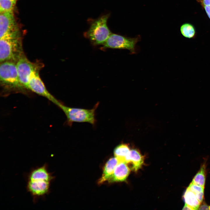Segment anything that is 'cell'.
Segmentation results:
<instances>
[{"label":"cell","mask_w":210,"mask_h":210,"mask_svg":"<svg viewBox=\"0 0 210 210\" xmlns=\"http://www.w3.org/2000/svg\"><path fill=\"white\" fill-rule=\"evenodd\" d=\"M20 31L0 38V63L7 61L16 63L23 53Z\"/></svg>","instance_id":"6da1fadb"},{"label":"cell","mask_w":210,"mask_h":210,"mask_svg":"<svg viewBox=\"0 0 210 210\" xmlns=\"http://www.w3.org/2000/svg\"><path fill=\"white\" fill-rule=\"evenodd\" d=\"M99 104L97 102L91 109L71 107L67 106L59 101L57 105L65 113L66 118V124L70 126L74 122L88 123L93 125L96 122L95 111Z\"/></svg>","instance_id":"7a4b0ae2"},{"label":"cell","mask_w":210,"mask_h":210,"mask_svg":"<svg viewBox=\"0 0 210 210\" xmlns=\"http://www.w3.org/2000/svg\"><path fill=\"white\" fill-rule=\"evenodd\" d=\"M0 82L1 85L7 90H20L25 89L20 83L16 63L7 61L0 63Z\"/></svg>","instance_id":"3957f363"},{"label":"cell","mask_w":210,"mask_h":210,"mask_svg":"<svg viewBox=\"0 0 210 210\" xmlns=\"http://www.w3.org/2000/svg\"><path fill=\"white\" fill-rule=\"evenodd\" d=\"M109 16V14L104 15L93 21L85 33L93 45H103L112 34L107 24Z\"/></svg>","instance_id":"277c9868"},{"label":"cell","mask_w":210,"mask_h":210,"mask_svg":"<svg viewBox=\"0 0 210 210\" xmlns=\"http://www.w3.org/2000/svg\"><path fill=\"white\" fill-rule=\"evenodd\" d=\"M16 66L20 83L25 89H28L29 81L31 74L35 71L40 70L43 65L40 63L31 62L23 52L17 62Z\"/></svg>","instance_id":"5b68a950"},{"label":"cell","mask_w":210,"mask_h":210,"mask_svg":"<svg viewBox=\"0 0 210 210\" xmlns=\"http://www.w3.org/2000/svg\"><path fill=\"white\" fill-rule=\"evenodd\" d=\"M140 37L131 38L111 34L103 45L104 48H111L129 50L131 54L136 53L135 47Z\"/></svg>","instance_id":"8992f818"},{"label":"cell","mask_w":210,"mask_h":210,"mask_svg":"<svg viewBox=\"0 0 210 210\" xmlns=\"http://www.w3.org/2000/svg\"><path fill=\"white\" fill-rule=\"evenodd\" d=\"M40 70L35 71L31 74L29 81L28 89L39 95L46 97L57 105L59 101L47 90L40 77Z\"/></svg>","instance_id":"52a82bcc"},{"label":"cell","mask_w":210,"mask_h":210,"mask_svg":"<svg viewBox=\"0 0 210 210\" xmlns=\"http://www.w3.org/2000/svg\"><path fill=\"white\" fill-rule=\"evenodd\" d=\"M51 182L40 179L27 180V190L32 196L33 201L49 194Z\"/></svg>","instance_id":"ba28073f"},{"label":"cell","mask_w":210,"mask_h":210,"mask_svg":"<svg viewBox=\"0 0 210 210\" xmlns=\"http://www.w3.org/2000/svg\"><path fill=\"white\" fill-rule=\"evenodd\" d=\"M19 31L13 11L0 12V38Z\"/></svg>","instance_id":"9c48e42d"},{"label":"cell","mask_w":210,"mask_h":210,"mask_svg":"<svg viewBox=\"0 0 210 210\" xmlns=\"http://www.w3.org/2000/svg\"><path fill=\"white\" fill-rule=\"evenodd\" d=\"M55 177L48 170V165L45 163L42 166L33 169L28 174L27 180L40 179L52 182Z\"/></svg>","instance_id":"30bf717a"},{"label":"cell","mask_w":210,"mask_h":210,"mask_svg":"<svg viewBox=\"0 0 210 210\" xmlns=\"http://www.w3.org/2000/svg\"><path fill=\"white\" fill-rule=\"evenodd\" d=\"M130 172V169L125 162H119L107 181L109 183L124 181L127 178Z\"/></svg>","instance_id":"8fae6325"},{"label":"cell","mask_w":210,"mask_h":210,"mask_svg":"<svg viewBox=\"0 0 210 210\" xmlns=\"http://www.w3.org/2000/svg\"><path fill=\"white\" fill-rule=\"evenodd\" d=\"M143 156L137 150L132 149L126 158L125 162L130 165L133 170L137 171L141 168L144 163Z\"/></svg>","instance_id":"7c38bea8"},{"label":"cell","mask_w":210,"mask_h":210,"mask_svg":"<svg viewBox=\"0 0 210 210\" xmlns=\"http://www.w3.org/2000/svg\"><path fill=\"white\" fill-rule=\"evenodd\" d=\"M119 162L116 157L111 158L108 160L104 167L102 175L98 181L99 184H102L108 181Z\"/></svg>","instance_id":"4fadbf2b"},{"label":"cell","mask_w":210,"mask_h":210,"mask_svg":"<svg viewBox=\"0 0 210 210\" xmlns=\"http://www.w3.org/2000/svg\"><path fill=\"white\" fill-rule=\"evenodd\" d=\"M185 204H187L193 210H197L201 203L197 198L195 194L188 188L183 195Z\"/></svg>","instance_id":"5bb4252c"},{"label":"cell","mask_w":210,"mask_h":210,"mask_svg":"<svg viewBox=\"0 0 210 210\" xmlns=\"http://www.w3.org/2000/svg\"><path fill=\"white\" fill-rule=\"evenodd\" d=\"M130 150L128 145L125 144H121L114 148L113 153L119 162H125Z\"/></svg>","instance_id":"9a60e30c"},{"label":"cell","mask_w":210,"mask_h":210,"mask_svg":"<svg viewBox=\"0 0 210 210\" xmlns=\"http://www.w3.org/2000/svg\"><path fill=\"white\" fill-rule=\"evenodd\" d=\"M205 163L202 164L199 171L193 178L192 182L204 187L206 180Z\"/></svg>","instance_id":"2e32d148"},{"label":"cell","mask_w":210,"mask_h":210,"mask_svg":"<svg viewBox=\"0 0 210 210\" xmlns=\"http://www.w3.org/2000/svg\"><path fill=\"white\" fill-rule=\"evenodd\" d=\"M180 31L182 35L188 38H194L196 32L194 26L189 23H185L181 27Z\"/></svg>","instance_id":"e0dca14e"},{"label":"cell","mask_w":210,"mask_h":210,"mask_svg":"<svg viewBox=\"0 0 210 210\" xmlns=\"http://www.w3.org/2000/svg\"><path fill=\"white\" fill-rule=\"evenodd\" d=\"M17 0H0V12L13 11Z\"/></svg>","instance_id":"ac0fdd59"},{"label":"cell","mask_w":210,"mask_h":210,"mask_svg":"<svg viewBox=\"0 0 210 210\" xmlns=\"http://www.w3.org/2000/svg\"><path fill=\"white\" fill-rule=\"evenodd\" d=\"M195 195L204 192V187L191 182L188 187Z\"/></svg>","instance_id":"d6986e66"},{"label":"cell","mask_w":210,"mask_h":210,"mask_svg":"<svg viewBox=\"0 0 210 210\" xmlns=\"http://www.w3.org/2000/svg\"><path fill=\"white\" fill-rule=\"evenodd\" d=\"M208 15L209 18L210 19V4L207 5L202 6Z\"/></svg>","instance_id":"ffe728a7"},{"label":"cell","mask_w":210,"mask_h":210,"mask_svg":"<svg viewBox=\"0 0 210 210\" xmlns=\"http://www.w3.org/2000/svg\"><path fill=\"white\" fill-rule=\"evenodd\" d=\"M209 206L206 204L204 203L201 206H200L198 209L199 210H209Z\"/></svg>","instance_id":"44dd1931"},{"label":"cell","mask_w":210,"mask_h":210,"mask_svg":"<svg viewBox=\"0 0 210 210\" xmlns=\"http://www.w3.org/2000/svg\"><path fill=\"white\" fill-rule=\"evenodd\" d=\"M183 210H193L190 207L185 204L183 207Z\"/></svg>","instance_id":"7402d4cb"},{"label":"cell","mask_w":210,"mask_h":210,"mask_svg":"<svg viewBox=\"0 0 210 210\" xmlns=\"http://www.w3.org/2000/svg\"><path fill=\"white\" fill-rule=\"evenodd\" d=\"M209 210H210V206H209Z\"/></svg>","instance_id":"603a6c76"}]
</instances>
